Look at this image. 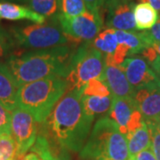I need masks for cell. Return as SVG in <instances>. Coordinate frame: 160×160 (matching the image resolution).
Listing matches in <instances>:
<instances>
[{
  "mask_svg": "<svg viewBox=\"0 0 160 160\" xmlns=\"http://www.w3.org/2000/svg\"><path fill=\"white\" fill-rule=\"evenodd\" d=\"M38 122L33 115L21 108L11 112L12 135L16 143V158L26 154L38 138Z\"/></svg>",
  "mask_w": 160,
  "mask_h": 160,
  "instance_id": "8",
  "label": "cell"
},
{
  "mask_svg": "<svg viewBox=\"0 0 160 160\" xmlns=\"http://www.w3.org/2000/svg\"><path fill=\"white\" fill-rule=\"evenodd\" d=\"M158 128L160 129V118H159V120H158Z\"/></svg>",
  "mask_w": 160,
  "mask_h": 160,
  "instance_id": "38",
  "label": "cell"
},
{
  "mask_svg": "<svg viewBox=\"0 0 160 160\" xmlns=\"http://www.w3.org/2000/svg\"><path fill=\"white\" fill-rule=\"evenodd\" d=\"M0 20H28L38 24L46 22V17L32 11L29 7L11 2H0Z\"/></svg>",
  "mask_w": 160,
  "mask_h": 160,
  "instance_id": "15",
  "label": "cell"
},
{
  "mask_svg": "<svg viewBox=\"0 0 160 160\" xmlns=\"http://www.w3.org/2000/svg\"><path fill=\"white\" fill-rule=\"evenodd\" d=\"M118 67L124 71L134 90L159 79L157 73L149 68L147 62L139 56L127 58Z\"/></svg>",
  "mask_w": 160,
  "mask_h": 160,
  "instance_id": "10",
  "label": "cell"
},
{
  "mask_svg": "<svg viewBox=\"0 0 160 160\" xmlns=\"http://www.w3.org/2000/svg\"><path fill=\"white\" fill-rule=\"evenodd\" d=\"M10 33L16 46L28 49L44 50L67 46L69 43L59 23L58 25L34 23L24 27H14Z\"/></svg>",
  "mask_w": 160,
  "mask_h": 160,
  "instance_id": "6",
  "label": "cell"
},
{
  "mask_svg": "<svg viewBox=\"0 0 160 160\" xmlns=\"http://www.w3.org/2000/svg\"><path fill=\"white\" fill-rule=\"evenodd\" d=\"M142 2L149 3L151 6H153L158 12H160V0H141Z\"/></svg>",
  "mask_w": 160,
  "mask_h": 160,
  "instance_id": "35",
  "label": "cell"
},
{
  "mask_svg": "<svg viewBox=\"0 0 160 160\" xmlns=\"http://www.w3.org/2000/svg\"><path fill=\"white\" fill-rule=\"evenodd\" d=\"M17 160H42V158L38 153H36L33 150H30L29 152L23 155L22 157L17 158Z\"/></svg>",
  "mask_w": 160,
  "mask_h": 160,
  "instance_id": "32",
  "label": "cell"
},
{
  "mask_svg": "<svg viewBox=\"0 0 160 160\" xmlns=\"http://www.w3.org/2000/svg\"><path fill=\"white\" fill-rule=\"evenodd\" d=\"M4 134H12L11 112L0 102V136Z\"/></svg>",
  "mask_w": 160,
  "mask_h": 160,
  "instance_id": "28",
  "label": "cell"
},
{
  "mask_svg": "<svg viewBox=\"0 0 160 160\" xmlns=\"http://www.w3.org/2000/svg\"><path fill=\"white\" fill-rule=\"evenodd\" d=\"M133 16L136 25V29L149 30L158 22V12L149 3L141 2L133 5Z\"/></svg>",
  "mask_w": 160,
  "mask_h": 160,
  "instance_id": "17",
  "label": "cell"
},
{
  "mask_svg": "<svg viewBox=\"0 0 160 160\" xmlns=\"http://www.w3.org/2000/svg\"><path fill=\"white\" fill-rule=\"evenodd\" d=\"M67 88L66 78L58 77L25 84L18 89L17 107L29 111L38 124H43Z\"/></svg>",
  "mask_w": 160,
  "mask_h": 160,
  "instance_id": "4",
  "label": "cell"
},
{
  "mask_svg": "<svg viewBox=\"0 0 160 160\" xmlns=\"http://www.w3.org/2000/svg\"><path fill=\"white\" fill-rule=\"evenodd\" d=\"M56 21L69 43L73 44H79L82 41L91 42L103 27V18L88 11L74 17H67L59 13Z\"/></svg>",
  "mask_w": 160,
  "mask_h": 160,
  "instance_id": "7",
  "label": "cell"
},
{
  "mask_svg": "<svg viewBox=\"0 0 160 160\" xmlns=\"http://www.w3.org/2000/svg\"><path fill=\"white\" fill-rule=\"evenodd\" d=\"M29 150H33L39 155L42 160H63L62 158L54 156L49 147L48 140L45 135L40 134L37 138V141L33 147Z\"/></svg>",
  "mask_w": 160,
  "mask_h": 160,
  "instance_id": "25",
  "label": "cell"
},
{
  "mask_svg": "<svg viewBox=\"0 0 160 160\" xmlns=\"http://www.w3.org/2000/svg\"><path fill=\"white\" fill-rule=\"evenodd\" d=\"M133 99L145 122L158 124L160 118V78L135 90Z\"/></svg>",
  "mask_w": 160,
  "mask_h": 160,
  "instance_id": "9",
  "label": "cell"
},
{
  "mask_svg": "<svg viewBox=\"0 0 160 160\" xmlns=\"http://www.w3.org/2000/svg\"><path fill=\"white\" fill-rule=\"evenodd\" d=\"M15 46L16 45L11 33L6 31L0 24V60L8 55L10 57Z\"/></svg>",
  "mask_w": 160,
  "mask_h": 160,
  "instance_id": "26",
  "label": "cell"
},
{
  "mask_svg": "<svg viewBox=\"0 0 160 160\" xmlns=\"http://www.w3.org/2000/svg\"><path fill=\"white\" fill-rule=\"evenodd\" d=\"M83 94L88 96H100V97H106L111 95L110 90L105 82L101 81L97 78L89 80L86 86L82 88Z\"/></svg>",
  "mask_w": 160,
  "mask_h": 160,
  "instance_id": "23",
  "label": "cell"
},
{
  "mask_svg": "<svg viewBox=\"0 0 160 160\" xmlns=\"http://www.w3.org/2000/svg\"><path fill=\"white\" fill-rule=\"evenodd\" d=\"M75 51L69 46H61L44 50L12 54L6 65L18 86L49 78H66Z\"/></svg>",
  "mask_w": 160,
  "mask_h": 160,
  "instance_id": "2",
  "label": "cell"
},
{
  "mask_svg": "<svg viewBox=\"0 0 160 160\" xmlns=\"http://www.w3.org/2000/svg\"><path fill=\"white\" fill-rule=\"evenodd\" d=\"M92 45L105 55H112L118 45L116 29H107L103 30L92 40Z\"/></svg>",
  "mask_w": 160,
  "mask_h": 160,
  "instance_id": "20",
  "label": "cell"
},
{
  "mask_svg": "<svg viewBox=\"0 0 160 160\" xmlns=\"http://www.w3.org/2000/svg\"><path fill=\"white\" fill-rule=\"evenodd\" d=\"M149 126V131L151 133V146L153 154L156 157L157 160H160V129L158 126V124L146 122Z\"/></svg>",
  "mask_w": 160,
  "mask_h": 160,
  "instance_id": "27",
  "label": "cell"
},
{
  "mask_svg": "<svg viewBox=\"0 0 160 160\" xmlns=\"http://www.w3.org/2000/svg\"><path fill=\"white\" fill-rule=\"evenodd\" d=\"M16 143L12 134L0 136V160H12L16 158Z\"/></svg>",
  "mask_w": 160,
  "mask_h": 160,
  "instance_id": "24",
  "label": "cell"
},
{
  "mask_svg": "<svg viewBox=\"0 0 160 160\" xmlns=\"http://www.w3.org/2000/svg\"><path fill=\"white\" fill-rule=\"evenodd\" d=\"M158 21H159V22H160V17H159V19H158Z\"/></svg>",
  "mask_w": 160,
  "mask_h": 160,
  "instance_id": "40",
  "label": "cell"
},
{
  "mask_svg": "<svg viewBox=\"0 0 160 160\" xmlns=\"http://www.w3.org/2000/svg\"><path fill=\"white\" fill-rule=\"evenodd\" d=\"M18 89L19 86L8 66L0 62V102L10 112L17 108Z\"/></svg>",
  "mask_w": 160,
  "mask_h": 160,
  "instance_id": "13",
  "label": "cell"
},
{
  "mask_svg": "<svg viewBox=\"0 0 160 160\" xmlns=\"http://www.w3.org/2000/svg\"><path fill=\"white\" fill-rule=\"evenodd\" d=\"M155 72L160 77V55H157L154 60L149 62Z\"/></svg>",
  "mask_w": 160,
  "mask_h": 160,
  "instance_id": "33",
  "label": "cell"
},
{
  "mask_svg": "<svg viewBox=\"0 0 160 160\" xmlns=\"http://www.w3.org/2000/svg\"><path fill=\"white\" fill-rule=\"evenodd\" d=\"M144 34L149 40L150 46L153 43H160V22L155 24L154 26L149 30H145Z\"/></svg>",
  "mask_w": 160,
  "mask_h": 160,
  "instance_id": "30",
  "label": "cell"
},
{
  "mask_svg": "<svg viewBox=\"0 0 160 160\" xmlns=\"http://www.w3.org/2000/svg\"><path fill=\"white\" fill-rule=\"evenodd\" d=\"M29 8L45 17H50L57 12L60 0H29Z\"/></svg>",
  "mask_w": 160,
  "mask_h": 160,
  "instance_id": "21",
  "label": "cell"
},
{
  "mask_svg": "<svg viewBox=\"0 0 160 160\" xmlns=\"http://www.w3.org/2000/svg\"><path fill=\"white\" fill-rule=\"evenodd\" d=\"M1 2H11V3H23V4H27L29 2V0H1Z\"/></svg>",
  "mask_w": 160,
  "mask_h": 160,
  "instance_id": "37",
  "label": "cell"
},
{
  "mask_svg": "<svg viewBox=\"0 0 160 160\" xmlns=\"http://www.w3.org/2000/svg\"><path fill=\"white\" fill-rule=\"evenodd\" d=\"M116 36L118 44L126 45L129 49V55L140 53L147 47L150 46L149 40L144 31L137 33L135 31H125L116 29Z\"/></svg>",
  "mask_w": 160,
  "mask_h": 160,
  "instance_id": "18",
  "label": "cell"
},
{
  "mask_svg": "<svg viewBox=\"0 0 160 160\" xmlns=\"http://www.w3.org/2000/svg\"><path fill=\"white\" fill-rule=\"evenodd\" d=\"M105 60L101 51L94 48L91 42H85L75 52L66 80L67 92L82 89L89 80L97 78L104 82Z\"/></svg>",
  "mask_w": 160,
  "mask_h": 160,
  "instance_id": "5",
  "label": "cell"
},
{
  "mask_svg": "<svg viewBox=\"0 0 160 160\" xmlns=\"http://www.w3.org/2000/svg\"><path fill=\"white\" fill-rule=\"evenodd\" d=\"M87 11L102 17L103 0H84Z\"/></svg>",
  "mask_w": 160,
  "mask_h": 160,
  "instance_id": "29",
  "label": "cell"
},
{
  "mask_svg": "<svg viewBox=\"0 0 160 160\" xmlns=\"http://www.w3.org/2000/svg\"><path fill=\"white\" fill-rule=\"evenodd\" d=\"M150 46H152L153 49L157 52V53L160 55V43H153Z\"/></svg>",
  "mask_w": 160,
  "mask_h": 160,
  "instance_id": "36",
  "label": "cell"
},
{
  "mask_svg": "<svg viewBox=\"0 0 160 160\" xmlns=\"http://www.w3.org/2000/svg\"><path fill=\"white\" fill-rule=\"evenodd\" d=\"M119 1H123V0H103V11L108 10L109 7L114 6L116 3Z\"/></svg>",
  "mask_w": 160,
  "mask_h": 160,
  "instance_id": "34",
  "label": "cell"
},
{
  "mask_svg": "<svg viewBox=\"0 0 160 160\" xmlns=\"http://www.w3.org/2000/svg\"><path fill=\"white\" fill-rule=\"evenodd\" d=\"M80 156L91 160H129L126 136L114 120L109 117L102 118L92 127Z\"/></svg>",
  "mask_w": 160,
  "mask_h": 160,
  "instance_id": "3",
  "label": "cell"
},
{
  "mask_svg": "<svg viewBox=\"0 0 160 160\" xmlns=\"http://www.w3.org/2000/svg\"><path fill=\"white\" fill-rule=\"evenodd\" d=\"M60 13L67 17H74L87 11L84 0H60Z\"/></svg>",
  "mask_w": 160,
  "mask_h": 160,
  "instance_id": "22",
  "label": "cell"
},
{
  "mask_svg": "<svg viewBox=\"0 0 160 160\" xmlns=\"http://www.w3.org/2000/svg\"><path fill=\"white\" fill-rule=\"evenodd\" d=\"M132 8L133 4L126 1H119L116 3L114 6L109 7L107 10V27L109 29L118 30L134 31L136 29V25Z\"/></svg>",
  "mask_w": 160,
  "mask_h": 160,
  "instance_id": "11",
  "label": "cell"
},
{
  "mask_svg": "<svg viewBox=\"0 0 160 160\" xmlns=\"http://www.w3.org/2000/svg\"><path fill=\"white\" fill-rule=\"evenodd\" d=\"M129 160H157V158L153 154L152 149L149 148V149H144L142 151L139 152L134 157L130 158Z\"/></svg>",
  "mask_w": 160,
  "mask_h": 160,
  "instance_id": "31",
  "label": "cell"
},
{
  "mask_svg": "<svg viewBox=\"0 0 160 160\" xmlns=\"http://www.w3.org/2000/svg\"><path fill=\"white\" fill-rule=\"evenodd\" d=\"M127 145L130 158L134 157L139 152L150 148L151 133L147 123L144 121L142 125L134 131L126 134Z\"/></svg>",
  "mask_w": 160,
  "mask_h": 160,
  "instance_id": "16",
  "label": "cell"
},
{
  "mask_svg": "<svg viewBox=\"0 0 160 160\" xmlns=\"http://www.w3.org/2000/svg\"><path fill=\"white\" fill-rule=\"evenodd\" d=\"M82 104L86 114L95 118L97 115L103 114L109 111L112 104V94L106 97L100 96H82Z\"/></svg>",
  "mask_w": 160,
  "mask_h": 160,
  "instance_id": "19",
  "label": "cell"
},
{
  "mask_svg": "<svg viewBox=\"0 0 160 160\" xmlns=\"http://www.w3.org/2000/svg\"><path fill=\"white\" fill-rule=\"evenodd\" d=\"M104 82L115 97L133 98L134 96V88L131 86L124 71L118 66L105 63Z\"/></svg>",
  "mask_w": 160,
  "mask_h": 160,
  "instance_id": "12",
  "label": "cell"
},
{
  "mask_svg": "<svg viewBox=\"0 0 160 160\" xmlns=\"http://www.w3.org/2000/svg\"><path fill=\"white\" fill-rule=\"evenodd\" d=\"M82 96V89L67 92L43 123L60 147L74 152L80 151L84 147L94 119L86 113Z\"/></svg>",
  "mask_w": 160,
  "mask_h": 160,
  "instance_id": "1",
  "label": "cell"
},
{
  "mask_svg": "<svg viewBox=\"0 0 160 160\" xmlns=\"http://www.w3.org/2000/svg\"><path fill=\"white\" fill-rule=\"evenodd\" d=\"M12 160H17V158H14V159H12Z\"/></svg>",
  "mask_w": 160,
  "mask_h": 160,
  "instance_id": "39",
  "label": "cell"
},
{
  "mask_svg": "<svg viewBox=\"0 0 160 160\" xmlns=\"http://www.w3.org/2000/svg\"><path fill=\"white\" fill-rule=\"evenodd\" d=\"M137 105L133 98H118L112 95V104L109 111V116L118 124L120 132L126 136L127 124Z\"/></svg>",
  "mask_w": 160,
  "mask_h": 160,
  "instance_id": "14",
  "label": "cell"
}]
</instances>
